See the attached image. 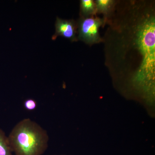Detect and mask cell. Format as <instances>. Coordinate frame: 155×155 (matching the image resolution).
I'll return each mask as SVG.
<instances>
[{
    "mask_svg": "<svg viewBox=\"0 0 155 155\" xmlns=\"http://www.w3.org/2000/svg\"><path fill=\"white\" fill-rule=\"evenodd\" d=\"M116 5L105 22L108 67L125 77L133 90L153 101L155 96V15L150 2L129 1Z\"/></svg>",
    "mask_w": 155,
    "mask_h": 155,
    "instance_id": "1",
    "label": "cell"
},
{
    "mask_svg": "<svg viewBox=\"0 0 155 155\" xmlns=\"http://www.w3.org/2000/svg\"><path fill=\"white\" fill-rule=\"evenodd\" d=\"M9 144L16 155H42L48 146L47 131L29 118L20 120L8 136Z\"/></svg>",
    "mask_w": 155,
    "mask_h": 155,
    "instance_id": "2",
    "label": "cell"
},
{
    "mask_svg": "<svg viewBox=\"0 0 155 155\" xmlns=\"http://www.w3.org/2000/svg\"><path fill=\"white\" fill-rule=\"evenodd\" d=\"M105 23V20L94 15L81 17L77 22L78 29V40L89 45L99 43L103 41L99 32L100 27Z\"/></svg>",
    "mask_w": 155,
    "mask_h": 155,
    "instance_id": "3",
    "label": "cell"
},
{
    "mask_svg": "<svg viewBox=\"0 0 155 155\" xmlns=\"http://www.w3.org/2000/svg\"><path fill=\"white\" fill-rule=\"evenodd\" d=\"M77 22L73 19L67 20L57 17L55 23V32L53 35L52 39L55 40L58 36H60L69 39L72 41H77Z\"/></svg>",
    "mask_w": 155,
    "mask_h": 155,
    "instance_id": "4",
    "label": "cell"
},
{
    "mask_svg": "<svg viewBox=\"0 0 155 155\" xmlns=\"http://www.w3.org/2000/svg\"><path fill=\"white\" fill-rule=\"evenodd\" d=\"M95 3L96 13L104 14L105 20L112 13L116 4V2L113 0H97Z\"/></svg>",
    "mask_w": 155,
    "mask_h": 155,
    "instance_id": "5",
    "label": "cell"
},
{
    "mask_svg": "<svg viewBox=\"0 0 155 155\" xmlns=\"http://www.w3.org/2000/svg\"><path fill=\"white\" fill-rule=\"evenodd\" d=\"M81 17H88L96 14L95 2L93 0H81L80 2Z\"/></svg>",
    "mask_w": 155,
    "mask_h": 155,
    "instance_id": "6",
    "label": "cell"
},
{
    "mask_svg": "<svg viewBox=\"0 0 155 155\" xmlns=\"http://www.w3.org/2000/svg\"><path fill=\"white\" fill-rule=\"evenodd\" d=\"M0 155H13L8 137L0 128Z\"/></svg>",
    "mask_w": 155,
    "mask_h": 155,
    "instance_id": "7",
    "label": "cell"
},
{
    "mask_svg": "<svg viewBox=\"0 0 155 155\" xmlns=\"http://www.w3.org/2000/svg\"><path fill=\"white\" fill-rule=\"evenodd\" d=\"M37 103L33 99H28L24 102V107L25 110L28 111H33L36 109Z\"/></svg>",
    "mask_w": 155,
    "mask_h": 155,
    "instance_id": "8",
    "label": "cell"
}]
</instances>
